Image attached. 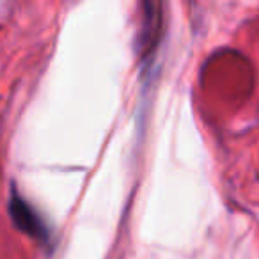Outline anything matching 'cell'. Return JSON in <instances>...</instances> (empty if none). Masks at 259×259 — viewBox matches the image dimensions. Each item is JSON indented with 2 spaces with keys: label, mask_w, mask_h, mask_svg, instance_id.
I'll list each match as a JSON object with an SVG mask.
<instances>
[{
  "label": "cell",
  "mask_w": 259,
  "mask_h": 259,
  "mask_svg": "<svg viewBox=\"0 0 259 259\" xmlns=\"http://www.w3.org/2000/svg\"><path fill=\"white\" fill-rule=\"evenodd\" d=\"M8 209L13 224L20 231H23L25 234H29L30 238H34L43 245L54 243V234L50 231V226L45 222L39 211L20 195V192L15 187H11V192H9Z\"/></svg>",
  "instance_id": "cell-1"
},
{
  "label": "cell",
  "mask_w": 259,
  "mask_h": 259,
  "mask_svg": "<svg viewBox=\"0 0 259 259\" xmlns=\"http://www.w3.org/2000/svg\"><path fill=\"white\" fill-rule=\"evenodd\" d=\"M142 25L139 30L137 45L142 61H149L158 47L160 32H162V6L155 2H144L142 6Z\"/></svg>",
  "instance_id": "cell-2"
}]
</instances>
